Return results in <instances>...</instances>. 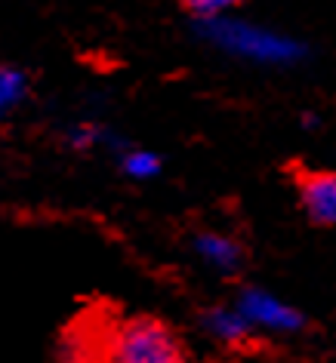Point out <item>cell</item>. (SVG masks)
I'll use <instances>...</instances> for the list:
<instances>
[{
	"label": "cell",
	"mask_w": 336,
	"mask_h": 363,
	"mask_svg": "<svg viewBox=\"0 0 336 363\" xmlns=\"http://www.w3.org/2000/svg\"><path fill=\"white\" fill-rule=\"evenodd\" d=\"M114 160H117V169H121L130 182H151L163 172L161 154L151 151V148H139V145H130V148Z\"/></svg>",
	"instance_id": "ba28073f"
},
{
	"label": "cell",
	"mask_w": 336,
	"mask_h": 363,
	"mask_svg": "<svg viewBox=\"0 0 336 363\" xmlns=\"http://www.w3.org/2000/svg\"><path fill=\"white\" fill-rule=\"evenodd\" d=\"M299 126H303L305 133H318L324 126V117L318 111H303V114H299Z\"/></svg>",
	"instance_id": "8fae6325"
},
{
	"label": "cell",
	"mask_w": 336,
	"mask_h": 363,
	"mask_svg": "<svg viewBox=\"0 0 336 363\" xmlns=\"http://www.w3.org/2000/svg\"><path fill=\"white\" fill-rule=\"evenodd\" d=\"M102 126L99 121H75L62 130V145L71 154H90L99 148V135H102Z\"/></svg>",
	"instance_id": "9c48e42d"
},
{
	"label": "cell",
	"mask_w": 336,
	"mask_h": 363,
	"mask_svg": "<svg viewBox=\"0 0 336 363\" xmlns=\"http://www.w3.org/2000/svg\"><path fill=\"white\" fill-rule=\"evenodd\" d=\"M34 80L22 65L0 62V126L10 123L16 114L28 105Z\"/></svg>",
	"instance_id": "52a82bcc"
},
{
	"label": "cell",
	"mask_w": 336,
	"mask_h": 363,
	"mask_svg": "<svg viewBox=\"0 0 336 363\" xmlns=\"http://www.w3.org/2000/svg\"><path fill=\"white\" fill-rule=\"evenodd\" d=\"M192 31L197 34V40H204L216 52L253 68H296L312 59V47L303 38L238 13L192 25Z\"/></svg>",
	"instance_id": "6da1fadb"
},
{
	"label": "cell",
	"mask_w": 336,
	"mask_h": 363,
	"mask_svg": "<svg viewBox=\"0 0 336 363\" xmlns=\"http://www.w3.org/2000/svg\"><path fill=\"white\" fill-rule=\"evenodd\" d=\"M197 326L207 339H213L222 348H241L253 339V330L244 317L234 311V305H207L197 314Z\"/></svg>",
	"instance_id": "8992f818"
},
{
	"label": "cell",
	"mask_w": 336,
	"mask_h": 363,
	"mask_svg": "<svg viewBox=\"0 0 336 363\" xmlns=\"http://www.w3.org/2000/svg\"><path fill=\"white\" fill-rule=\"evenodd\" d=\"M192 252L201 265H207L222 277H234L247 268V250H244V243L234 234H225V231H210V228L197 231L192 238Z\"/></svg>",
	"instance_id": "5b68a950"
},
{
	"label": "cell",
	"mask_w": 336,
	"mask_h": 363,
	"mask_svg": "<svg viewBox=\"0 0 336 363\" xmlns=\"http://www.w3.org/2000/svg\"><path fill=\"white\" fill-rule=\"evenodd\" d=\"M296 194L305 219L318 228L336 225V172L333 169H299Z\"/></svg>",
	"instance_id": "277c9868"
},
{
	"label": "cell",
	"mask_w": 336,
	"mask_h": 363,
	"mask_svg": "<svg viewBox=\"0 0 336 363\" xmlns=\"http://www.w3.org/2000/svg\"><path fill=\"white\" fill-rule=\"evenodd\" d=\"M232 305L250 323L253 335L266 333V335H281V339H293V335H303L308 330V317L296 305H290L287 298L271 293L269 286L244 284L238 286Z\"/></svg>",
	"instance_id": "3957f363"
},
{
	"label": "cell",
	"mask_w": 336,
	"mask_h": 363,
	"mask_svg": "<svg viewBox=\"0 0 336 363\" xmlns=\"http://www.w3.org/2000/svg\"><path fill=\"white\" fill-rule=\"evenodd\" d=\"M108 363H188L185 342L161 317L139 314L117 326Z\"/></svg>",
	"instance_id": "7a4b0ae2"
},
{
	"label": "cell",
	"mask_w": 336,
	"mask_h": 363,
	"mask_svg": "<svg viewBox=\"0 0 336 363\" xmlns=\"http://www.w3.org/2000/svg\"><path fill=\"white\" fill-rule=\"evenodd\" d=\"M234 0H185L183 4V13L192 19V25H204V22H213L220 16H229L234 13Z\"/></svg>",
	"instance_id": "30bf717a"
}]
</instances>
